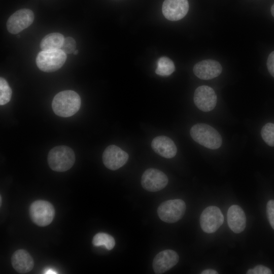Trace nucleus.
Segmentation results:
<instances>
[{
	"label": "nucleus",
	"instance_id": "obj_23",
	"mask_svg": "<svg viewBox=\"0 0 274 274\" xmlns=\"http://www.w3.org/2000/svg\"><path fill=\"white\" fill-rule=\"evenodd\" d=\"M76 44L75 40L72 37H68L64 39L63 45L61 48L66 54L73 53L75 51Z\"/></svg>",
	"mask_w": 274,
	"mask_h": 274
},
{
	"label": "nucleus",
	"instance_id": "obj_14",
	"mask_svg": "<svg viewBox=\"0 0 274 274\" xmlns=\"http://www.w3.org/2000/svg\"><path fill=\"white\" fill-rule=\"evenodd\" d=\"M193 73L198 78L210 80L220 75L222 67L220 63L212 59H206L196 63L193 67Z\"/></svg>",
	"mask_w": 274,
	"mask_h": 274
},
{
	"label": "nucleus",
	"instance_id": "obj_4",
	"mask_svg": "<svg viewBox=\"0 0 274 274\" xmlns=\"http://www.w3.org/2000/svg\"><path fill=\"white\" fill-rule=\"evenodd\" d=\"M66 54L61 49L40 52L36 59L38 68L45 72H52L60 68L66 59Z\"/></svg>",
	"mask_w": 274,
	"mask_h": 274
},
{
	"label": "nucleus",
	"instance_id": "obj_6",
	"mask_svg": "<svg viewBox=\"0 0 274 274\" xmlns=\"http://www.w3.org/2000/svg\"><path fill=\"white\" fill-rule=\"evenodd\" d=\"M186 204L180 199H170L162 202L157 209V214L163 221L172 223L178 221L184 215Z\"/></svg>",
	"mask_w": 274,
	"mask_h": 274
},
{
	"label": "nucleus",
	"instance_id": "obj_18",
	"mask_svg": "<svg viewBox=\"0 0 274 274\" xmlns=\"http://www.w3.org/2000/svg\"><path fill=\"white\" fill-rule=\"evenodd\" d=\"M64 39V36L58 32L48 34L41 40L40 48L43 51L61 49Z\"/></svg>",
	"mask_w": 274,
	"mask_h": 274
},
{
	"label": "nucleus",
	"instance_id": "obj_19",
	"mask_svg": "<svg viewBox=\"0 0 274 274\" xmlns=\"http://www.w3.org/2000/svg\"><path fill=\"white\" fill-rule=\"evenodd\" d=\"M175 70L173 61L169 58L163 56L157 61L155 73L159 76L167 77L171 75Z\"/></svg>",
	"mask_w": 274,
	"mask_h": 274
},
{
	"label": "nucleus",
	"instance_id": "obj_5",
	"mask_svg": "<svg viewBox=\"0 0 274 274\" xmlns=\"http://www.w3.org/2000/svg\"><path fill=\"white\" fill-rule=\"evenodd\" d=\"M55 214L54 207L46 200H36L29 207V215L31 220L40 227L49 225L52 222Z\"/></svg>",
	"mask_w": 274,
	"mask_h": 274
},
{
	"label": "nucleus",
	"instance_id": "obj_24",
	"mask_svg": "<svg viewBox=\"0 0 274 274\" xmlns=\"http://www.w3.org/2000/svg\"><path fill=\"white\" fill-rule=\"evenodd\" d=\"M266 214L268 221L274 230V200H269L266 204Z\"/></svg>",
	"mask_w": 274,
	"mask_h": 274
},
{
	"label": "nucleus",
	"instance_id": "obj_25",
	"mask_svg": "<svg viewBox=\"0 0 274 274\" xmlns=\"http://www.w3.org/2000/svg\"><path fill=\"white\" fill-rule=\"evenodd\" d=\"M246 273L247 274H271L272 271L269 268L264 265H258L252 269H249Z\"/></svg>",
	"mask_w": 274,
	"mask_h": 274
},
{
	"label": "nucleus",
	"instance_id": "obj_26",
	"mask_svg": "<svg viewBox=\"0 0 274 274\" xmlns=\"http://www.w3.org/2000/svg\"><path fill=\"white\" fill-rule=\"evenodd\" d=\"M266 64L269 73L274 77V51L269 54Z\"/></svg>",
	"mask_w": 274,
	"mask_h": 274
},
{
	"label": "nucleus",
	"instance_id": "obj_22",
	"mask_svg": "<svg viewBox=\"0 0 274 274\" xmlns=\"http://www.w3.org/2000/svg\"><path fill=\"white\" fill-rule=\"evenodd\" d=\"M261 135L263 141L268 146L274 147V124L268 123L261 129Z\"/></svg>",
	"mask_w": 274,
	"mask_h": 274
},
{
	"label": "nucleus",
	"instance_id": "obj_3",
	"mask_svg": "<svg viewBox=\"0 0 274 274\" xmlns=\"http://www.w3.org/2000/svg\"><path fill=\"white\" fill-rule=\"evenodd\" d=\"M73 150L66 146H58L51 149L48 154L47 161L53 170L63 172L70 169L75 162Z\"/></svg>",
	"mask_w": 274,
	"mask_h": 274
},
{
	"label": "nucleus",
	"instance_id": "obj_29",
	"mask_svg": "<svg viewBox=\"0 0 274 274\" xmlns=\"http://www.w3.org/2000/svg\"><path fill=\"white\" fill-rule=\"evenodd\" d=\"M79 51L78 50H75V51L73 52L74 55H77Z\"/></svg>",
	"mask_w": 274,
	"mask_h": 274
},
{
	"label": "nucleus",
	"instance_id": "obj_7",
	"mask_svg": "<svg viewBox=\"0 0 274 274\" xmlns=\"http://www.w3.org/2000/svg\"><path fill=\"white\" fill-rule=\"evenodd\" d=\"M223 221L224 216L220 209L216 206L206 208L200 217V227L204 232L208 233L217 231Z\"/></svg>",
	"mask_w": 274,
	"mask_h": 274
},
{
	"label": "nucleus",
	"instance_id": "obj_15",
	"mask_svg": "<svg viewBox=\"0 0 274 274\" xmlns=\"http://www.w3.org/2000/svg\"><path fill=\"white\" fill-rule=\"evenodd\" d=\"M151 147L156 153L166 158L174 157L177 152L173 141L164 135L155 137L152 141Z\"/></svg>",
	"mask_w": 274,
	"mask_h": 274
},
{
	"label": "nucleus",
	"instance_id": "obj_28",
	"mask_svg": "<svg viewBox=\"0 0 274 274\" xmlns=\"http://www.w3.org/2000/svg\"><path fill=\"white\" fill-rule=\"evenodd\" d=\"M271 13L273 17H274V4L272 5L271 8Z\"/></svg>",
	"mask_w": 274,
	"mask_h": 274
},
{
	"label": "nucleus",
	"instance_id": "obj_2",
	"mask_svg": "<svg viewBox=\"0 0 274 274\" xmlns=\"http://www.w3.org/2000/svg\"><path fill=\"white\" fill-rule=\"evenodd\" d=\"M190 133L194 141L210 149H217L222 145L221 135L209 125L204 123L195 124L191 128Z\"/></svg>",
	"mask_w": 274,
	"mask_h": 274
},
{
	"label": "nucleus",
	"instance_id": "obj_12",
	"mask_svg": "<svg viewBox=\"0 0 274 274\" xmlns=\"http://www.w3.org/2000/svg\"><path fill=\"white\" fill-rule=\"evenodd\" d=\"M188 10L187 0H165L162 7L164 16L170 21H178L183 18Z\"/></svg>",
	"mask_w": 274,
	"mask_h": 274
},
{
	"label": "nucleus",
	"instance_id": "obj_30",
	"mask_svg": "<svg viewBox=\"0 0 274 274\" xmlns=\"http://www.w3.org/2000/svg\"><path fill=\"white\" fill-rule=\"evenodd\" d=\"M0 200H1L0 203H1V204H2V197H1V198H0Z\"/></svg>",
	"mask_w": 274,
	"mask_h": 274
},
{
	"label": "nucleus",
	"instance_id": "obj_8",
	"mask_svg": "<svg viewBox=\"0 0 274 274\" xmlns=\"http://www.w3.org/2000/svg\"><path fill=\"white\" fill-rule=\"evenodd\" d=\"M33 12L28 9H22L16 11L7 20V28L12 34H18L29 26L33 22Z\"/></svg>",
	"mask_w": 274,
	"mask_h": 274
},
{
	"label": "nucleus",
	"instance_id": "obj_27",
	"mask_svg": "<svg viewBox=\"0 0 274 274\" xmlns=\"http://www.w3.org/2000/svg\"><path fill=\"white\" fill-rule=\"evenodd\" d=\"M201 274H218V272L212 269H207L203 270L201 272Z\"/></svg>",
	"mask_w": 274,
	"mask_h": 274
},
{
	"label": "nucleus",
	"instance_id": "obj_16",
	"mask_svg": "<svg viewBox=\"0 0 274 274\" xmlns=\"http://www.w3.org/2000/svg\"><path fill=\"white\" fill-rule=\"evenodd\" d=\"M227 223L230 229L239 233L244 230L246 226V217L244 211L237 205L230 207L227 212Z\"/></svg>",
	"mask_w": 274,
	"mask_h": 274
},
{
	"label": "nucleus",
	"instance_id": "obj_21",
	"mask_svg": "<svg viewBox=\"0 0 274 274\" xmlns=\"http://www.w3.org/2000/svg\"><path fill=\"white\" fill-rule=\"evenodd\" d=\"M12 89L7 81L3 78H0V105H6L11 99Z\"/></svg>",
	"mask_w": 274,
	"mask_h": 274
},
{
	"label": "nucleus",
	"instance_id": "obj_20",
	"mask_svg": "<svg viewBox=\"0 0 274 274\" xmlns=\"http://www.w3.org/2000/svg\"><path fill=\"white\" fill-rule=\"evenodd\" d=\"M92 244L95 247L104 246L107 250H111L115 246V241L111 235L104 232H99L93 236Z\"/></svg>",
	"mask_w": 274,
	"mask_h": 274
},
{
	"label": "nucleus",
	"instance_id": "obj_10",
	"mask_svg": "<svg viewBox=\"0 0 274 274\" xmlns=\"http://www.w3.org/2000/svg\"><path fill=\"white\" fill-rule=\"evenodd\" d=\"M217 97L214 89L206 85L197 87L194 93L195 106L203 112H209L215 107Z\"/></svg>",
	"mask_w": 274,
	"mask_h": 274
},
{
	"label": "nucleus",
	"instance_id": "obj_11",
	"mask_svg": "<svg viewBox=\"0 0 274 274\" xmlns=\"http://www.w3.org/2000/svg\"><path fill=\"white\" fill-rule=\"evenodd\" d=\"M128 155L119 147L111 145L108 146L102 154V161L109 169L115 170L123 166L128 159Z\"/></svg>",
	"mask_w": 274,
	"mask_h": 274
},
{
	"label": "nucleus",
	"instance_id": "obj_9",
	"mask_svg": "<svg viewBox=\"0 0 274 274\" xmlns=\"http://www.w3.org/2000/svg\"><path fill=\"white\" fill-rule=\"evenodd\" d=\"M168 181V178L163 172L153 168L146 169L141 178L142 187L150 192L162 190L167 185Z\"/></svg>",
	"mask_w": 274,
	"mask_h": 274
},
{
	"label": "nucleus",
	"instance_id": "obj_17",
	"mask_svg": "<svg viewBox=\"0 0 274 274\" xmlns=\"http://www.w3.org/2000/svg\"><path fill=\"white\" fill-rule=\"evenodd\" d=\"M13 267L20 273H26L31 271L34 266V261L29 253L25 250L19 249L11 257Z\"/></svg>",
	"mask_w": 274,
	"mask_h": 274
},
{
	"label": "nucleus",
	"instance_id": "obj_13",
	"mask_svg": "<svg viewBox=\"0 0 274 274\" xmlns=\"http://www.w3.org/2000/svg\"><path fill=\"white\" fill-rule=\"evenodd\" d=\"M179 257L176 252L165 250L160 252L154 258L153 269L155 273H163L171 269L179 261Z\"/></svg>",
	"mask_w": 274,
	"mask_h": 274
},
{
	"label": "nucleus",
	"instance_id": "obj_1",
	"mask_svg": "<svg viewBox=\"0 0 274 274\" xmlns=\"http://www.w3.org/2000/svg\"><path fill=\"white\" fill-rule=\"evenodd\" d=\"M81 106L79 94L73 90H64L56 94L52 102L54 113L60 117H68L75 114Z\"/></svg>",
	"mask_w": 274,
	"mask_h": 274
}]
</instances>
